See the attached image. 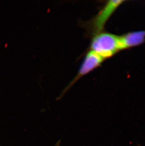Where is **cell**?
<instances>
[{
  "label": "cell",
  "instance_id": "3",
  "mask_svg": "<svg viewBox=\"0 0 145 146\" xmlns=\"http://www.w3.org/2000/svg\"><path fill=\"white\" fill-rule=\"evenodd\" d=\"M105 60L104 59L98 54L90 50L86 54L84 60L79 69L78 73H77L75 78L73 79L71 82L70 83L69 86L66 88L65 92L69 90L72 86L73 85L81 78L99 67Z\"/></svg>",
  "mask_w": 145,
  "mask_h": 146
},
{
  "label": "cell",
  "instance_id": "1",
  "mask_svg": "<svg viewBox=\"0 0 145 146\" xmlns=\"http://www.w3.org/2000/svg\"><path fill=\"white\" fill-rule=\"evenodd\" d=\"M90 50L105 60L112 57L121 50L120 36L108 32L98 33L92 38Z\"/></svg>",
  "mask_w": 145,
  "mask_h": 146
},
{
  "label": "cell",
  "instance_id": "4",
  "mask_svg": "<svg viewBox=\"0 0 145 146\" xmlns=\"http://www.w3.org/2000/svg\"><path fill=\"white\" fill-rule=\"evenodd\" d=\"M121 48L127 49L142 44L145 41V31L128 32L120 36Z\"/></svg>",
  "mask_w": 145,
  "mask_h": 146
},
{
  "label": "cell",
  "instance_id": "2",
  "mask_svg": "<svg viewBox=\"0 0 145 146\" xmlns=\"http://www.w3.org/2000/svg\"><path fill=\"white\" fill-rule=\"evenodd\" d=\"M125 1L122 0L107 1L98 13L88 23L87 27L89 32L94 36L102 32L108 19L116 9Z\"/></svg>",
  "mask_w": 145,
  "mask_h": 146
}]
</instances>
